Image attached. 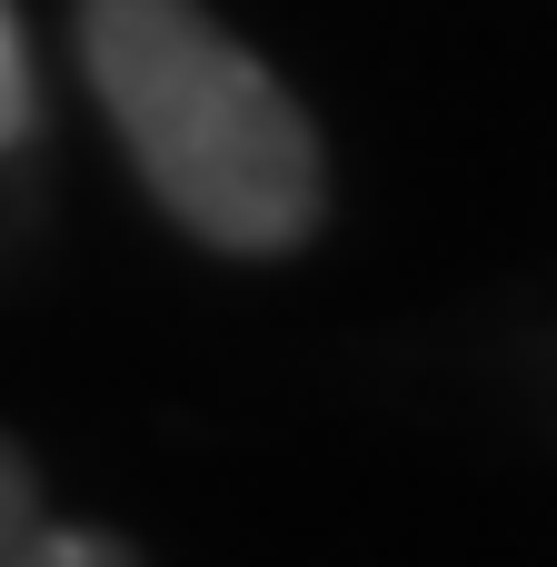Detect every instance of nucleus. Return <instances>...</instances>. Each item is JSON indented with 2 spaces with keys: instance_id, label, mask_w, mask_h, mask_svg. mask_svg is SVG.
Instances as JSON below:
<instances>
[{
  "instance_id": "7ed1b4c3",
  "label": "nucleus",
  "mask_w": 557,
  "mask_h": 567,
  "mask_svg": "<svg viewBox=\"0 0 557 567\" xmlns=\"http://www.w3.org/2000/svg\"><path fill=\"white\" fill-rule=\"evenodd\" d=\"M30 110H40V90H30V40H20V10L0 0V150L30 140Z\"/></svg>"
},
{
  "instance_id": "f257e3e1",
  "label": "nucleus",
  "mask_w": 557,
  "mask_h": 567,
  "mask_svg": "<svg viewBox=\"0 0 557 567\" xmlns=\"http://www.w3.org/2000/svg\"><path fill=\"white\" fill-rule=\"evenodd\" d=\"M80 70L130 169L189 239L229 259H289L319 239V120L229 20L199 0H80Z\"/></svg>"
},
{
  "instance_id": "f03ea898",
  "label": "nucleus",
  "mask_w": 557,
  "mask_h": 567,
  "mask_svg": "<svg viewBox=\"0 0 557 567\" xmlns=\"http://www.w3.org/2000/svg\"><path fill=\"white\" fill-rule=\"evenodd\" d=\"M0 567H140V558H130V538H110V528L50 518L30 458L0 439Z\"/></svg>"
}]
</instances>
